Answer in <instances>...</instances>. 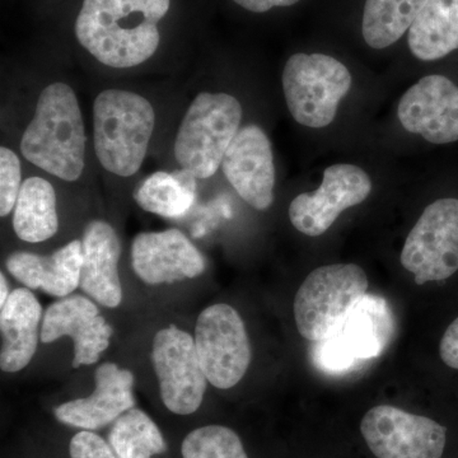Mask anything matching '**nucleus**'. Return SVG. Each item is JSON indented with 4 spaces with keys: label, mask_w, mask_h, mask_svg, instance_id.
<instances>
[{
    "label": "nucleus",
    "mask_w": 458,
    "mask_h": 458,
    "mask_svg": "<svg viewBox=\"0 0 458 458\" xmlns=\"http://www.w3.org/2000/svg\"><path fill=\"white\" fill-rule=\"evenodd\" d=\"M21 152L36 167L77 181L84 170L86 131L74 90L56 82L42 90L35 116L23 132Z\"/></svg>",
    "instance_id": "2"
},
{
    "label": "nucleus",
    "mask_w": 458,
    "mask_h": 458,
    "mask_svg": "<svg viewBox=\"0 0 458 458\" xmlns=\"http://www.w3.org/2000/svg\"><path fill=\"white\" fill-rule=\"evenodd\" d=\"M412 55L424 62L458 49V0H428L409 30Z\"/></svg>",
    "instance_id": "21"
},
{
    "label": "nucleus",
    "mask_w": 458,
    "mask_h": 458,
    "mask_svg": "<svg viewBox=\"0 0 458 458\" xmlns=\"http://www.w3.org/2000/svg\"><path fill=\"white\" fill-rule=\"evenodd\" d=\"M195 348L208 381L228 390L246 375L251 345L240 313L225 303L207 307L195 327Z\"/></svg>",
    "instance_id": "8"
},
{
    "label": "nucleus",
    "mask_w": 458,
    "mask_h": 458,
    "mask_svg": "<svg viewBox=\"0 0 458 458\" xmlns=\"http://www.w3.org/2000/svg\"><path fill=\"white\" fill-rule=\"evenodd\" d=\"M240 7L247 9V11L254 12V13H265L276 7H291L300 0H233Z\"/></svg>",
    "instance_id": "30"
},
{
    "label": "nucleus",
    "mask_w": 458,
    "mask_h": 458,
    "mask_svg": "<svg viewBox=\"0 0 458 458\" xmlns=\"http://www.w3.org/2000/svg\"><path fill=\"white\" fill-rule=\"evenodd\" d=\"M401 125L433 144L458 140V87L443 75H428L399 102Z\"/></svg>",
    "instance_id": "13"
},
{
    "label": "nucleus",
    "mask_w": 458,
    "mask_h": 458,
    "mask_svg": "<svg viewBox=\"0 0 458 458\" xmlns=\"http://www.w3.org/2000/svg\"><path fill=\"white\" fill-rule=\"evenodd\" d=\"M0 291H2V293H0V307H2L7 302L9 294H11L8 292L7 279H5L4 274L3 273L0 274Z\"/></svg>",
    "instance_id": "31"
},
{
    "label": "nucleus",
    "mask_w": 458,
    "mask_h": 458,
    "mask_svg": "<svg viewBox=\"0 0 458 458\" xmlns=\"http://www.w3.org/2000/svg\"><path fill=\"white\" fill-rule=\"evenodd\" d=\"M152 361L165 408L190 415L203 403L207 390L194 337L174 325L162 328L153 340Z\"/></svg>",
    "instance_id": "11"
},
{
    "label": "nucleus",
    "mask_w": 458,
    "mask_h": 458,
    "mask_svg": "<svg viewBox=\"0 0 458 458\" xmlns=\"http://www.w3.org/2000/svg\"><path fill=\"white\" fill-rule=\"evenodd\" d=\"M369 291L366 271L355 264H334L313 270L298 289L294 318L304 339H327Z\"/></svg>",
    "instance_id": "6"
},
{
    "label": "nucleus",
    "mask_w": 458,
    "mask_h": 458,
    "mask_svg": "<svg viewBox=\"0 0 458 458\" xmlns=\"http://www.w3.org/2000/svg\"><path fill=\"white\" fill-rule=\"evenodd\" d=\"M286 105L295 122L321 129L335 120L340 101L352 87L348 68L324 54H295L282 75Z\"/></svg>",
    "instance_id": "7"
},
{
    "label": "nucleus",
    "mask_w": 458,
    "mask_h": 458,
    "mask_svg": "<svg viewBox=\"0 0 458 458\" xmlns=\"http://www.w3.org/2000/svg\"><path fill=\"white\" fill-rule=\"evenodd\" d=\"M108 445L119 458H152L167 450L164 436L146 412L132 408L114 421Z\"/></svg>",
    "instance_id": "25"
},
{
    "label": "nucleus",
    "mask_w": 458,
    "mask_h": 458,
    "mask_svg": "<svg viewBox=\"0 0 458 458\" xmlns=\"http://www.w3.org/2000/svg\"><path fill=\"white\" fill-rule=\"evenodd\" d=\"M152 104L138 93L106 89L93 104V138L99 164L117 176L137 174L155 131Z\"/></svg>",
    "instance_id": "3"
},
{
    "label": "nucleus",
    "mask_w": 458,
    "mask_h": 458,
    "mask_svg": "<svg viewBox=\"0 0 458 458\" xmlns=\"http://www.w3.org/2000/svg\"><path fill=\"white\" fill-rule=\"evenodd\" d=\"M400 260L418 285L441 282L457 273V199H439L428 205L410 231Z\"/></svg>",
    "instance_id": "9"
},
{
    "label": "nucleus",
    "mask_w": 458,
    "mask_h": 458,
    "mask_svg": "<svg viewBox=\"0 0 458 458\" xmlns=\"http://www.w3.org/2000/svg\"><path fill=\"white\" fill-rule=\"evenodd\" d=\"M428 0H367L361 32L373 49H386L410 30Z\"/></svg>",
    "instance_id": "24"
},
{
    "label": "nucleus",
    "mask_w": 458,
    "mask_h": 458,
    "mask_svg": "<svg viewBox=\"0 0 458 458\" xmlns=\"http://www.w3.org/2000/svg\"><path fill=\"white\" fill-rule=\"evenodd\" d=\"M71 458H119L110 445L90 430L75 434L69 445Z\"/></svg>",
    "instance_id": "28"
},
{
    "label": "nucleus",
    "mask_w": 458,
    "mask_h": 458,
    "mask_svg": "<svg viewBox=\"0 0 458 458\" xmlns=\"http://www.w3.org/2000/svg\"><path fill=\"white\" fill-rule=\"evenodd\" d=\"M197 198V177L188 170L159 171L135 189L134 199L146 212L179 218L189 212Z\"/></svg>",
    "instance_id": "23"
},
{
    "label": "nucleus",
    "mask_w": 458,
    "mask_h": 458,
    "mask_svg": "<svg viewBox=\"0 0 458 458\" xmlns=\"http://www.w3.org/2000/svg\"><path fill=\"white\" fill-rule=\"evenodd\" d=\"M95 381V391L90 396L68 401L54 409L57 420L66 426L96 430L134 408V376L131 370L104 363L96 370Z\"/></svg>",
    "instance_id": "17"
},
{
    "label": "nucleus",
    "mask_w": 458,
    "mask_h": 458,
    "mask_svg": "<svg viewBox=\"0 0 458 458\" xmlns=\"http://www.w3.org/2000/svg\"><path fill=\"white\" fill-rule=\"evenodd\" d=\"M242 106L228 93H199L177 131L174 157L197 179H209L240 131Z\"/></svg>",
    "instance_id": "4"
},
{
    "label": "nucleus",
    "mask_w": 458,
    "mask_h": 458,
    "mask_svg": "<svg viewBox=\"0 0 458 458\" xmlns=\"http://www.w3.org/2000/svg\"><path fill=\"white\" fill-rule=\"evenodd\" d=\"M370 192L372 181L366 171L354 165H333L325 170L318 190L298 195L292 201L289 219L301 233L321 236L340 213L363 203Z\"/></svg>",
    "instance_id": "12"
},
{
    "label": "nucleus",
    "mask_w": 458,
    "mask_h": 458,
    "mask_svg": "<svg viewBox=\"0 0 458 458\" xmlns=\"http://www.w3.org/2000/svg\"><path fill=\"white\" fill-rule=\"evenodd\" d=\"M83 264L81 288L101 306L114 309L123 301L119 278L122 245L108 223L93 221L87 225L82 238Z\"/></svg>",
    "instance_id": "18"
},
{
    "label": "nucleus",
    "mask_w": 458,
    "mask_h": 458,
    "mask_svg": "<svg viewBox=\"0 0 458 458\" xmlns=\"http://www.w3.org/2000/svg\"><path fill=\"white\" fill-rule=\"evenodd\" d=\"M439 354L445 364L458 369V318L445 330L439 345Z\"/></svg>",
    "instance_id": "29"
},
{
    "label": "nucleus",
    "mask_w": 458,
    "mask_h": 458,
    "mask_svg": "<svg viewBox=\"0 0 458 458\" xmlns=\"http://www.w3.org/2000/svg\"><path fill=\"white\" fill-rule=\"evenodd\" d=\"M56 194L53 185L41 177H30L22 183L13 213V229L20 240L44 242L56 233Z\"/></svg>",
    "instance_id": "22"
},
{
    "label": "nucleus",
    "mask_w": 458,
    "mask_h": 458,
    "mask_svg": "<svg viewBox=\"0 0 458 458\" xmlns=\"http://www.w3.org/2000/svg\"><path fill=\"white\" fill-rule=\"evenodd\" d=\"M171 0H83L75 36L90 55L111 68H132L159 47L158 23Z\"/></svg>",
    "instance_id": "1"
},
{
    "label": "nucleus",
    "mask_w": 458,
    "mask_h": 458,
    "mask_svg": "<svg viewBox=\"0 0 458 458\" xmlns=\"http://www.w3.org/2000/svg\"><path fill=\"white\" fill-rule=\"evenodd\" d=\"M82 264V241L78 240L50 256L18 251L7 259V269L18 282L57 298L68 297L80 286Z\"/></svg>",
    "instance_id": "19"
},
{
    "label": "nucleus",
    "mask_w": 458,
    "mask_h": 458,
    "mask_svg": "<svg viewBox=\"0 0 458 458\" xmlns=\"http://www.w3.org/2000/svg\"><path fill=\"white\" fill-rule=\"evenodd\" d=\"M183 458H249L240 437L227 427L198 428L181 447Z\"/></svg>",
    "instance_id": "26"
},
{
    "label": "nucleus",
    "mask_w": 458,
    "mask_h": 458,
    "mask_svg": "<svg viewBox=\"0 0 458 458\" xmlns=\"http://www.w3.org/2000/svg\"><path fill=\"white\" fill-rule=\"evenodd\" d=\"M22 183L21 162L16 153L0 148V216H8L14 209Z\"/></svg>",
    "instance_id": "27"
},
{
    "label": "nucleus",
    "mask_w": 458,
    "mask_h": 458,
    "mask_svg": "<svg viewBox=\"0 0 458 458\" xmlns=\"http://www.w3.org/2000/svg\"><path fill=\"white\" fill-rule=\"evenodd\" d=\"M360 432L377 458H442L447 430L433 419L379 405L364 415Z\"/></svg>",
    "instance_id": "10"
},
{
    "label": "nucleus",
    "mask_w": 458,
    "mask_h": 458,
    "mask_svg": "<svg viewBox=\"0 0 458 458\" xmlns=\"http://www.w3.org/2000/svg\"><path fill=\"white\" fill-rule=\"evenodd\" d=\"M63 336L73 339V367L78 369L98 363L110 345L113 327L89 298L68 295L51 304L42 318V343H54Z\"/></svg>",
    "instance_id": "15"
},
{
    "label": "nucleus",
    "mask_w": 458,
    "mask_h": 458,
    "mask_svg": "<svg viewBox=\"0 0 458 458\" xmlns=\"http://www.w3.org/2000/svg\"><path fill=\"white\" fill-rule=\"evenodd\" d=\"M0 309V367L3 372H20L38 351L42 307L29 288H17Z\"/></svg>",
    "instance_id": "20"
},
{
    "label": "nucleus",
    "mask_w": 458,
    "mask_h": 458,
    "mask_svg": "<svg viewBox=\"0 0 458 458\" xmlns=\"http://www.w3.org/2000/svg\"><path fill=\"white\" fill-rule=\"evenodd\" d=\"M223 172L237 194L256 210H267L274 201L276 167L267 132L246 125L232 140L222 162Z\"/></svg>",
    "instance_id": "14"
},
{
    "label": "nucleus",
    "mask_w": 458,
    "mask_h": 458,
    "mask_svg": "<svg viewBox=\"0 0 458 458\" xmlns=\"http://www.w3.org/2000/svg\"><path fill=\"white\" fill-rule=\"evenodd\" d=\"M131 261L135 274L150 285L197 278L205 270L203 255L179 229L138 234Z\"/></svg>",
    "instance_id": "16"
},
{
    "label": "nucleus",
    "mask_w": 458,
    "mask_h": 458,
    "mask_svg": "<svg viewBox=\"0 0 458 458\" xmlns=\"http://www.w3.org/2000/svg\"><path fill=\"white\" fill-rule=\"evenodd\" d=\"M393 336L390 306L379 295L366 294L327 339L313 343L312 360L322 372L342 375L378 358Z\"/></svg>",
    "instance_id": "5"
}]
</instances>
